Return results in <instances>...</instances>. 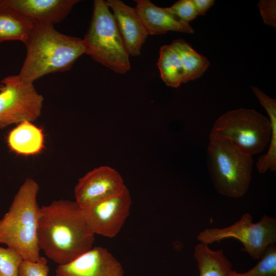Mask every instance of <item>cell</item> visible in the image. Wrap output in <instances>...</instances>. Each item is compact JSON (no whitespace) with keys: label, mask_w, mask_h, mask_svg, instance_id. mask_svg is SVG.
Returning a JSON list of instances; mask_svg holds the SVG:
<instances>
[{"label":"cell","mask_w":276,"mask_h":276,"mask_svg":"<svg viewBox=\"0 0 276 276\" xmlns=\"http://www.w3.org/2000/svg\"><path fill=\"white\" fill-rule=\"evenodd\" d=\"M37 235L40 250L58 265L91 249L95 240L82 208L75 201L64 199L40 207Z\"/></svg>","instance_id":"1"},{"label":"cell","mask_w":276,"mask_h":276,"mask_svg":"<svg viewBox=\"0 0 276 276\" xmlns=\"http://www.w3.org/2000/svg\"><path fill=\"white\" fill-rule=\"evenodd\" d=\"M261 105L270 120L252 109L240 108L228 111L216 121L210 134L220 135L233 142L250 156L262 152L270 142L266 154L258 160L260 173L276 170V100H264Z\"/></svg>","instance_id":"2"},{"label":"cell","mask_w":276,"mask_h":276,"mask_svg":"<svg viewBox=\"0 0 276 276\" xmlns=\"http://www.w3.org/2000/svg\"><path fill=\"white\" fill-rule=\"evenodd\" d=\"M24 44L26 55L18 76L31 83L47 74L70 70L85 54L82 39L63 34L53 25L41 22H34Z\"/></svg>","instance_id":"3"},{"label":"cell","mask_w":276,"mask_h":276,"mask_svg":"<svg viewBox=\"0 0 276 276\" xmlns=\"http://www.w3.org/2000/svg\"><path fill=\"white\" fill-rule=\"evenodd\" d=\"M39 189L36 181L26 179L0 220V244L7 245L24 260L31 261L40 257L37 235L40 210L37 201Z\"/></svg>","instance_id":"4"},{"label":"cell","mask_w":276,"mask_h":276,"mask_svg":"<svg viewBox=\"0 0 276 276\" xmlns=\"http://www.w3.org/2000/svg\"><path fill=\"white\" fill-rule=\"evenodd\" d=\"M207 164L211 180L220 194L231 198L245 194L251 179L252 156L230 140L210 134Z\"/></svg>","instance_id":"5"},{"label":"cell","mask_w":276,"mask_h":276,"mask_svg":"<svg viewBox=\"0 0 276 276\" xmlns=\"http://www.w3.org/2000/svg\"><path fill=\"white\" fill-rule=\"evenodd\" d=\"M82 40L85 54L96 61L120 74L130 70L129 55L105 1H94L90 24Z\"/></svg>","instance_id":"6"},{"label":"cell","mask_w":276,"mask_h":276,"mask_svg":"<svg viewBox=\"0 0 276 276\" xmlns=\"http://www.w3.org/2000/svg\"><path fill=\"white\" fill-rule=\"evenodd\" d=\"M226 238L238 240L244 246L242 250L251 258L259 260L267 248L276 241V219L264 215L259 222L254 223L251 214L247 213L228 227L207 228L197 236L201 243L206 245Z\"/></svg>","instance_id":"7"},{"label":"cell","mask_w":276,"mask_h":276,"mask_svg":"<svg viewBox=\"0 0 276 276\" xmlns=\"http://www.w3.org/2000/svg\"><path fill=\"white\" fill-rule=\"evenodd\" d=\"M0 129L22 122H33L40 116L43 97L33 83L18 75L8 76L1 81Z\"/></svg>","instance_id":"8"},{"label":"cell","mask_w":276,"mask_h":276,"mask_svg":"<svg viewBox=\"0 0 276 276\" xmlns=\"http://www.w3.org/2000/svg\"><path fill=\"white\" fill-rule=\"evenodd\" d=\"M132 204L126 186L120 193L82 208L85 220L95 235L113 238L128 217Z\"/></svg>","instance_id":"9"},{"label":"cell","mask_w":276,"mask_h":276,"mask_svg":"<svg viewBox=\"0 0 276 276\" xmlns=\"http://www.w3.org/2000/svg\"><path fill=\"white\" fill-rule=\"evenodd\" d=\"M125 187L116 170L109 166H100L79 179L74 188L75 201L82 208H85L120 193Z\"/></svg>","instance_id":"10"},{"label":"cell","mask_w":276,"mask_h":276,"mask_svg":"<svg viewBox=\"0 0 276 276\" xmlns=\"http://www.w3.org/2000/svg\"><path fill=\"white\" fill-rule=\"evenodd\" d=\"M56 276H124L121 263L106 248L93 247L71 262L58 265Z\"/></svg>","instance_id":"11"},{"label":"cell","mask_w":276,"mask_h":276,"mask_svg":"<svg viewBox=\"0 0 276 276\" xmlns=\"http://www.w3.org/2000/svg\"><path fill=\"white\" fill-rule=\"evenodd\" d=\"M79 0H0V9L9 8L32 22L54 25L61 22Z\"/></svg>","instance_id":"12"},{"label":"cell","mask_w":276,"mask_h":276,"mask_svg":"<svg viewBox=\"0 0 276 276\" xmlns=\"http://www.w3.org/2000/svg\"><path fill=\"white\" fill-rule=\"evenodd\" d=\"M129 56H138L148 35L135 8L120 0H107Z\"/></svg>","instance_id":"13"},{"label":"cell","mask_w":276,"mask_h":276,"mask_svg":"<svg viewBox=\"0 0 276 276\" xmlns=\"http://www.w3.org/2000/svg\"><path fill=\"white\" fill-rule=\"evenodd\" d=\"M135 2V10L148 35H161L169 31L194 33L189 23L181 20L168 7H158L149 0Z\"/></svg>","instance_id":"14"},{"label":"cell","mask_w":276,"mask_h":276,"mask_svg":"<svg viewBox=\"0 0 276 276\" xmlns=\"http://www.w3.org/2000/svg\"><path fill=\"white\" fill-rule=\"evenodd\" d=\"M7 141L11 150L24 155L37 154L44 146L42 130L28 121L22 122L13 129Z\"/></svg>","instance_id":"15"},{"label":"cell","mask_w":276,"mask_h":276,"mask_svg":"<svg viewBox=\"0 0 276 276\" xmlns=\"http://www.w3.org/2000/svg\"><path fill=\"white\" fill-rule=\"evenodd\" d=\"M194 257L199 276H230L232 265L222 249L214 251L201 243L195 246Z\"/></svg>","instance_id":"16"},{"label":"cell","mask_w":276,"mask_h":276,"mask_svg":"<svg viewBox=\"0 0 276 276\" xmlns=\"http://www.w3.org/2000/svg\"><path fill=\"white\" fill-rule=\"evenodd\" d=\"M34 23L18 12L9 8L0 9V43L19 40L24 43Z\"/></svg>","instance_id":"17"},{"label":"cell","mask_w":276,"mask_h":276,"mask_svg":"<svg viewBox=\"0 0 276 276\" xmlns=\"http://www.w3.org/2000/svg\"><path fill=\"white\" fill-rule=\"evenodd\" d=\"M160 77L170 87H178L184 83L185 72L180 58L170 44L161 47L157 62Z\"/></svg>","instance_id":"18"},{"label":"cell","mask_w":276,"mask_h":276,"mask_svg":"<svg viewBox=\"0 0 276 276\" xmlns=\"http://www.w3.org/2000/svg\"><path fill=\"white\" fill-rule=\"evenodd\" d=\"M179 55L185 72L184 83L193 81L202 76L210 65L206 57L197 53L182 39H177L171 43Z\"/></svg>","instance_id":"19"},{"label":"cell","mask_w":276,"mask_h":276,"mask_svg":"<svg viewBox=\"0 0 276 276\" xmlns=\"http://www.w3.org/2000/svg\"><path fill=\"white\" fill-rule=\"evenodd\" d=\"M230 276H276V246H269L252 268L243 273L232 270Z\"/></svg>","instance_id":"20"},{"label":"cell","mask_w":276,"mask_h":276,"mask_svg":"<svg viewBox=\"0 0 276 276\" xmlns=\"http://www.w3.org/2000/svg\"><path fill=\"white\" fill-rule=\"evenodd\" d=\"M24 260L15 250L0 246V276H19V268Z\"/></svg>","instance_id":"21"},{"label":"cell","mask_w":276,"mask_h":276,"mask_svg":"<svg viewBox=\"0 0 276 276\" xmlns=\"http://www.w3.org/2000/svg\"><path fill=\"white\" fill-rule=\"evenodd\" d=\"M50 268L47 259L40 257L36 261L24 260L19 268V276H49Z\"/></svg>","instance_id":"22"},{"label":"cell","mask_w":276,"mask_h":276,"mask_svg":"<svg viewBox=\"0 0 276 276\" xmlns=\"http://www.w3.org/2000/svg\"><path fill=\"white\" fill-rule=\"evenodd\" d=\"M168 9L181 20L189 23L194 19L197 12L193 0H179Z\"/></svg>","instance_id":"23"},{"label":"cell","mask_w":276,"mask_h":276,"mask_svg":"<svg viewBox=\"0 0 276 276\" xmlns=\"http://www.w3.org/2000/svg\"><path fill=\"white\" fill-rule=\"evenodd\" d=\"M260 15L265 24L276 27L275 0H261L258 3Z\"/></svg>","instance_id":"24"},{"label":"cell","mask_w":276,"mask_h":276,"mask_svg":"<svg viewBox=\"0 0 276 276\" xmlns=\"http://www.w3.org/2000/svg\"><path fill=\"white\" fill-rule=\"evenodd\" d=\"M198 15H203L215 3L214 0H193Z\"/></svg>","instance_id":"25"},{"label":"cell","mask_w":276,"mask_h":276,"mask_svg":"<svg viewBox=\"0 0 276 276\" xmlns=\"http://www.w3.org/2000/svg\"><path fill=\"white\" fill-rule=\"evenodd\" d=\"M2 89V85H0V90H1Z\"/></svg>","instance_id":"26"}]
</instances>
